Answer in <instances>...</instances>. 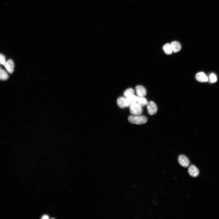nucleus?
<instances>
[{
  "label": "nucleus",
  "mask_w": 219,
  "mask_h": 219,
  "mask_svg": "<svg viewBox=\"0 0 219 219\" xmlns=\"http://www.w3.org/2000/svg\"><path fill=\"white\" fill-rule=\"evenodd\" d=\"M42 219H48L49 218L48 216L46 215H43L42 218Z\"/></svg>",
  "instance_id": "a211bd4d"
},
{
  "label": "nucleus",
  "mask_w": 219,
  "mask_h": 219,
  "mask_svg": "<svg viewBox=\"0 0 219 219\" xmlns=\"http://www.w3.org/2000/svg\"><path fill=\"white\" fill-rule=\"evenodd\" d=\"M6 62L5 56L3 54H0V64L4 66Z\"/></svg>",
  "instance_id": "f3484780"
},
{
  "label": "nucleus",
  "mask_w": 219,
  "mask_h": 219,
  "mask_svg": "<svg viewBox=\"0 0 219 219\" xmlns=\"http://www.w3.org/2000/svg\"><path fill=\"white\" fill-rule=\"evenodd\" d=\"M128 120L132 124H141L147 123L148 119L144 116L133 115L129 117Z\"/></svg>",
  "instance_id": "f257e3e1"
},
{
  "label": "nucleus",
  "mask_w": 219,
  "mask_h": 219,
  "mask_svg": "<svg viewBox=\"0 0 219 219\" xmlns=\"http://www.w3.org/2000/svg\"><path fill=\"white\" fill-rule=\"evenodd\" d=\"M9 78V76L7 72L2 69L0 66V80H6Z\"/></svg>",
  "instance_id": "9b49d317"
},
{
  "label": "nucleus",
  "mask_w": 219,
  "mask_h": 219,
  "mask_svg": "<svg viewBox=\"0 0 219 219\" xmlns=\"http://www.w3.org/2000/svg\"><path fill=\"white\" fill-rule=\"evenodd\" d=\"M136 90L137 96L139 97H144L147 95V90L142 86H137L136 88Z\"/></svg>",
  "instance_id": "423d86ee"
},
{
  "label": "nucleus",
  "mask_w": 219,
  "mask_h": 219,
  "mask_svg": "<svg viewBox=\"0 0 219 219\" xmlns=\"http://www.w3.org/2000/svg\"><path fill=\"white\" fill-rule=\"evenodd\" d=\"M178 161L180 165L184 168H187L190 165L189 159L184 155H180L179 156Z\"/></svg>",
  "instance_id": "20e7f679"
},
{
  "label": "nucleus",
  "mask_w": 219,
  "mask_h": 219,
  "mask_svg": "<svg viewBox=\"0 0 219 219\" xmlns=\"http://www.w3.org/2000/svg\"><path fill=\"white\" fill-rule=\"evenodd\" d=\"M148 102L147 99L144 97H138L137 102L142 107L147 105Z\"/></svg>",
  "instance_id": "2eb2a0df"
},
{
  "label": "nucleus",
  "mask_w": 219,
  "mask_h": 219,
  "mask_svg": "<svg viewBox=\"0 0 219 219\" xmlns=\"http://www.w3.org/2000/svg\"><path fill=\"white\" fill-rule=\"evenodd\" d=\"M7 72L10 74H12L13 72L14 64L13 61L10 60H8L4 66Z\"/></svg>",
  "instance_id": "1a4fd4ad"
},
{
  "label": "nucleus",
  "mask_w": 219,
  "mask_h": 219,
  "mask_svg": "<svg viewBox=\"0 0 219 219\" xmlns=\"http://www.w3.org/2000/svg\"><path fill=\"white\" fill-rule=\"evenodd\" d=\"M125 99L126 98L124 97H120L118 98L117 104L120 108H124L126 107L125 105Z\"/></svg>",
  "instance_id": "ddd939ff"
},
{
  "label": "nucleus",
  "mask_w": 219,
  "mask_h": 219,
  "mask_svg": "<svg viewBox=\"0 0 219 219\" xmlns=\"http://www.w3.org/2000/svg\"><path fill=\"white\" fill-rule=\"evenodd\" d=\"M148 114L151 115L155 114L157 112L158 108L155 103L153 101L148 102L147 105Z\"/></svg>",
  "instance_id": "7ed1b4c3"
},
{
  "label": "nucleus",
  "mask_w": 219,
  "mask_h": 219,
  "mask_svg": "<svg viewBox=\"0 0 219 219\" xmlns=\"http://www.w3.org/2000/svg\"><path fill=\"white\" fill-rule=\"evenodd\" d=\"M195 78L197 81L200 82H206L208 81V77L202 72L197 73L196 75Z\"/></svg>",
  "instance_id": "0eeeda50"
},
{
  "label": "nucleus",
  "mask_w": 219,
  "mask_h": 219,
  "mask_svg": "<svg viewBox=\"0 0 219 219\" xmlns=\"http://www.w3.org/2000/svg\"><path fill=\"white\" fill-rule=\"evenodd\" d=\"M188 172L190 175L192 177H196L199 174L198 169L194 165H191L189 168Z\"/></svg>",
  "instance_id": "6e6552de"
},
{
  "label": "nucleus",
  "mask_w": 219,
  "mask_h": 219,
  "mask_svg": "<svg viewBox=\"0 0 219 219\" xmlns=\"http://www.w3.org/2000/svg\"><path fill=\"white\" fill-rule=\"evenodd\" d=\"M171 45L173 52L174 53H176L179 52L181 48V46L180 44L177 41L172 42L171 44Z\"/></svg>",
  "instance_id": "9d476101"
},
{
  "label": "nucleus",
  "mask_w": 219,
  "mask_h": 219,
  "mask_svg": "<svg viewBox=\"0 0 219 219\" xmlns=\"http://www.w3.org/2000/svg\"><path fill=\"white\" fill-rule=\"evenodd\" d=\"M135 91L132 88H129L127 89L124 93V97L125 98L129 97L134 95Z\"/></svg>",
  "instance_id": "4468645a"
},
{
  "label": "nucleus",
  "mask_w": 219,
  "mask_h": 219,
  "mask_svg": "<svg viewBox=\"0 0 219 219\" xmlns=\"http://www.w3.org/2000/svg\"><path fill=\"white\" fill-rule=\"evenodd\" d=\"M163 49L165 53L167 54L170 55L172 53V50L171 44L169 43L164 45L163 47Z\"/></svg>",
  "instance_id": "f8f14e48"
},
{
  "label": "nucleus",
  "mask_w": 219,
  "mask_h": 219,
  "mask_svg": "<svg viewBox=\"0 0 219 219\" xmlns=\"http://www.w3.org/2000/svg\"><path fill=\"white\" fill-rule=\"evenodd\" d=\"M208 77V81L210 83H215L217 81V76L215 74H213V73H212V74H210Z\"/></svg>",
  "instance_id": "dca6fc26"
},
{
  "label": "nucleus",
  "mask_w": 219,
  "mask_h": 219,
  "mask_svg": "<svg viewBox=\"0 0 219 219\" xmlns=\"http://www.w3.org/2000/svg\"><path fill=\"white\" fill-rule=\"evenodd\" d=\"M138 97L134 95L126 98L125 105L126 107H130L133 104L137 103Z\"/></svg>",
  "instance_id": "39448f33"
},
{
  "label": "nucleus",
  "mask_w": 219,
  "mask_h": 219,
  "mask_svg": "<svg viewBox=\"0 0 219 219\" xmlns=\"http://www.w3.org/2000/svg\"><path fill=\"white\" fill-rule=\"evenodd\" d=\"M130 112L134 115H139L143 112L142 107L138 103H136L130 107Z\"/></svg>",
  "instance_id": "f03ea898"
}]
</instances>
